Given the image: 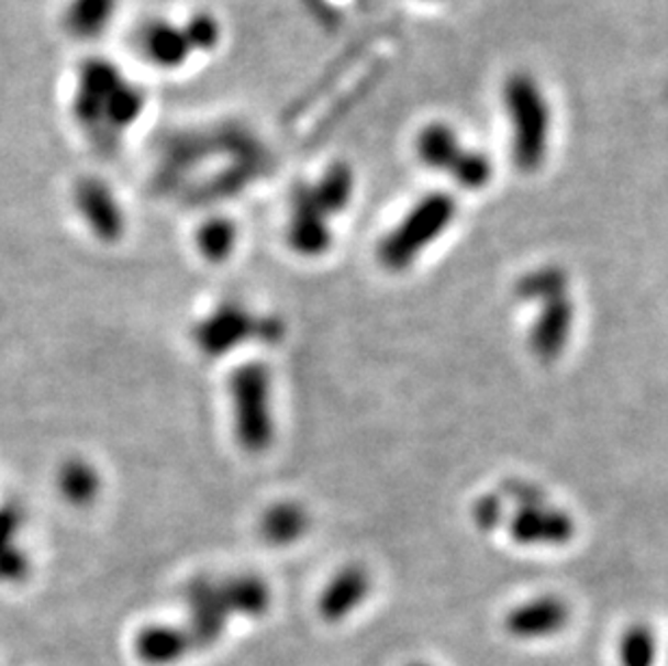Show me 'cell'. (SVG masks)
Returning a JSON list of instances; mask_svg holds the SVG:
<instances>
[{
    "label": "cell",
    "instance_id": "52a82bcc",
    "mask_svg": "<svg viewBox=\"0 0 668 666\" xmlns=\"http://www.w3.org/2000/svg\"><path fill=\"white\" fill-rule=\"evenodd\" d=\"M288 245L292 247V252L305 258L323 256L332 245L330 214L316 200L312 185H297L292 191Z\"/></svg>",
    "mask_w": 668,
    "mask_h": 666
},
{
    "label": "cell",
    "instance_id": "9a60e30c",
    "mask_svg": "<svg viewBox=\"0 0 668 666\" xmlns=\"http://www.w3.org/2000/svg\"><path fill=\"white\" fill-rule=\"evenodd\" d=\"M310 515L297 502H277L260 522V533L270 545H290L308 533Z\"/></svg>",
    "mask_w": 668,
    "mask_h": 666
},
{
    "label": "cell",
    "instance_id": "cb8c5ba5",
    "mask_svg": "<svg viewBox=\"0 0 668 666\" xmlns=\"http://www.w3.org/2000/svg\"><path fill=\"white\" fill-rule=\"evenodd\" d=\"M411 666H428V665H411Z\"/></svg>",
    "mask_w": 668,
    "mask_h": 666
},
{
    "label": "cell",
    "instance_id": "ba28073f",
    "mask_svg": "<svg viewBox=\"0 0 668 666\" xmlns=\"http://www.w3.org/2000/svg\"><path fill=\"white\" fill-rule=\"evenodd\" d=\"M74 206L96 238L104 243H118L124 236V208L104 180L96 176L78 178L74 185Z\"/></svg>",
    "mask_w": 668,
    "mask_h": 666
},
{
    "label": "cell",
    "instance_id": "7c38bea8",
    "mask_svg": "<svg viewBox=\"0 0 668 666\" xmlns=\"http://www.w3.org/2000/svg\"><path fill=\"white\" fill-rule=\"evenodd\" d=\"M569 606L560 598L541 596L509 610L504 628L511 636L520 641H536L563 632L569 623Z\"/></svg>",
    "mask_w": 668,
    "mask_h": 666
},
{
    "label": "cell",
    "instance_id": "ffe728a7",
    "mask_svg": "<svg viewBox=\"0 0 668 666\" xmlns=\"http://www.w3.org/2000/svg\"><path fill=\"white\" fill-rule=\"evenodd\" d=\"M221 591H223V598H225L230 608H236V610L247 612V614H263L268 608V601H270L267 585L258 578H252V576L230 580Z\"/></svg>",
    "mask_w": 668,
    "mask_h": 666
},
{
    "label": "cell",
    "instance_id": "9c48e42d",
    "mask_svg": "<svg viewBox=\"0 0 668 666\" xmlns=\"http://www.w3.org/2000/svg\"><path fill=\"white\" fill-rule=\"evenodd\" d=\"M134 44L149 66L165 71H176L187 66L196 55L187 40L182 22L167 18L145 20L134 35Z\"/></svg>",
    "mask_w": 668,
    "mask_h": 666
},
{
    "label": "cell",
    "instance_id": "4fadbf2b",
    "mask_svg": "<svg viewBox=\"0 0 668 666\" xmlns=\"http://www.w3.org/2000/svg\"><path fill=\"white\" fill-rule=\"evenodd\" d=\"M370 593V576L359 565H348L339 569L332 578V582L325 587L321 600H319V612L325 621L335 623L346 619L357 606H361Z\"/></svg>",
    "mask_w": 668,
    "mask_h": 666
},
{
    "label": "cell",
    "instance_id": "3957f363",
    "mask_svg": "<svg viewBox=\"0 0 668 666\" xmlns=\"http://www.w3.org/2000/svg\"><path fill=\"white\" fill-rule=\"evenodd\" d=\"M457 201L448 193H428L417 201L401 223L381 241L379 260L381 265L402 273L411 267L426 247H431L455 221Z\"/></svg>",
    "mask_w": 668,
    "mask_h": 666
},
{
    "label": "cell",
    "instance_id": "d6986e66",
    "mask_svg": "<svg viewBox=\"0 0 668 666\" xmlns=\"http://www.w3.org/2000/svg\"><path fill=\"white\" fill-rule=\"evenodd\" d=\"M658 656V639L645 623H636L625 630L619 643L621 666H654Z\"/></svg>",
    "mask_w": 668,
    "mask_h": 666
},
{
    "label": "cell",
    "instance_id": "8992f818",
    "mask_svg": "<svg viewBox=\"0 0 668 666\" xmlns=\"http://www.w3.org/2000/svg\"><path fill=\"white\" fill-rule=\"evenodd\" d=\"M281 335V323L275 319H254L241 306L225 303L198 328V342L208 355H223L249 337L272 342Z\"/></svg>",
    "mask_w": 668,
    "mask_h": 666
},
{
    "label": "cell",
    "instance_id": "30bf717a",
    "mask_svg": "<svg viewBox=\"0 0 668 666\" xmlns=\"http://www.w3.org/2000/svg\"><path fill=\"white\" fill-rule=\"evenodd\" d=\"M509 534L520 545H567L576 536V522L567 511L538 502L517 507L509 520Z\"/></svg>",
    "mask_w": 668,
    "mask_h": 666
},
{
    "label": "cell",
    "instance_id": "277c9868",
    "mask_svg": "<svg viewBox=\"0 0 668 666\" xmlns=\"http://www.w3.org/2000/svg\"><path fill=\"white\" fill-rule=\"evenodd\" d=\"M234 402V424L241 446L249 453L267 451L275 435L270 413V375L265 364L241 366L230 381Z\"/></svg>",
    "mask_w": 668,
    "mask_h": 666
},
{
    "label": "cell",
    "instance_id": "7402d4cb",
    "mask_svg": "<svg viewBox=\"0 0 668 666\" xmlns=\"http://www.w3.org/2000/svg\"><path fill=\"white\" fill-rule=\"evenodd\" d=\"M59 489L69 502L85 504L98 493V474L85 462H69L62 467Z\"/></svg>",
    "mask_w": 668,
    "mask_h": 666
},
{
    "label": "cell",
    "instance_id": "5bb4252c",
    "mask_svg": "<svg viewBox=\"0 0 668 666\" xmlns=\"http://www.w3.org/2000/svg\"><path fill=\"white\" fill-rule=\"evenodd\" d=\"M120 0H67L64 29L78 42L102 37L118 18Z\"/></svg>",
    "mask_w": 668,
    "mask_h": 666
},
{
    "label": "cell",
    "instance_id": "ac0fdd59",
    "mask_svg": "<svg viewBox=\"0 0 668 666\" xmlns=\"http://www.w3.org/2000/svg\"><path fill=\"white\" fill-rule=\"evenodd\" d=\"M238 241L236 225L225 217H212L203 221L198 230V249L210 263H223L230 258Z\"/></svg>",
    "mask_w": 668,
    "mask_h": 666
},
{
    "label": "cell",
    "instance_id": "5b68a950",
    "mask_svg": "<svg viewBox=\"0 0 668 666\" xmlns=\"http://www.w3.org/2000/svg\"><path fill=\"white\" fill-rule=\"evenodd\" d=\"M420 160L437 171H446L468 191L485 189L493 178V165L482 152L461 145L448 124H428L417 136Z\"/></svg>",
    "mask_w": 668,
    "mask_h": 666
},
{
    "label": "cell",
    "instance_id": "e0dca14e",
    "mask_svg": "<svg viewBox=\"0 0 668 666\" xmlns=\"http://www.w3.org/2000/svg\"><path fill=\"white\" fill-rule=\"evenodd\" d=\"M353 189H355V176L346 163H334L323 174V178L316 185H312L316 200L330 217L342 212L350 203Z\"/></svg>",
    "mask_w": 668,
    "mask_h": 666
},
{
    "label": "cell",
    "instance_id": "8fae6325",
    "mask_svg": "<svg viewBox=\"0 0 668 666\" xmlns=\"http://www.w3.org/2000/svg\"><path fill=\"white\" fill-rule=\"evenodd\" d=\"M576 308L569 295L541 303L535 325L531 330V351L536 359L549 364L556 362L574 332Z\"/></svg>",
    "mask_w": 668,
    "mask_h": 666
},
{
    "label": "cell",
    "instance_id": "6da1fadb",
    "mask_svg": "<svg viewBox=\"0 0 668 666\" xmlns=\"http://www.w3.org/2000/svg\"><path fill=\"white\" fill-rule=\"evenodd\" d=\"M147 98L118 64L107 57L85 59L74 78L71 118L100 154H115L145 113Z\"/></svg>",
    "mask_w": 668,
    "mask_h": 666
},
{
    "label": "cell",
    "instance_id": "7a4b0ae2",
    "mask_svg": "<svg viewBox=\"0 0 668 666\" xmlns=\"http://www.w3.org/2000/svg\"><path fill=\"white\" fill-rule=\"evenodd\" d=\"M504 107L513 131V163L524 174H535L547 156L552 113L541 85L531 74H511L504 85Z\"/></svg>",
    "mask_w": 668,
    "mask_h": 666
},
{
    "label": "cell",
    "instance_id": "2e32d148",
    "mask_svg": "<svg viewBox=\"0 0 668 666\" xmlns=\"http://www.w3.org/2000/svg\"><path fill=\"white\" fill-rule=\"evenodd\" d=\"M515 295L520 301L526 303H543L563 295H569V275L567 270L558 265H545V267L528 270L524 277H520L515 286Z\"/></svg>",
    "mask_w": 668,
    "mask_h": 666
},
{
    "label": "cell",
    "instance_id": "603a6c76",
    "mask_svg": "<svg viewBox=\"0 0 668 666\" xmlns=\"http://www.w3.org/2000/svg\"><path fill=\"white\" fill-rule=\"evenodd\" d=\"M471 520H474L476 529L482 531V533L496 531V529L506 520L502 496H500V493H485V496H480V498L474 502Z\"/></svg>",
    "mask_w": 668,
    "mask_h": 666
},
{
    "label": "cell",
    "instance_id": "44dd1931",
    "mask_svg": "<svg viewBox=\"0 0 668 666\" xmlns=\"http://www.w3.org/2000/svg\"><path fill=\"white\" fill-rule=\"evenodd\" d=\"M185 33H187V40L193 48V53L198 55H210L214 53L221 42H223V24L221 20L208 11V9H200V11H193L185 22Z\"/></svg>",
    "mask_w": 668,
    "mask_h": 666
}]
</instances>
